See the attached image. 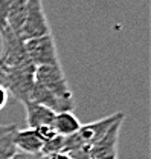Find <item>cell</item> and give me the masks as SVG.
<instances>
[{
  "label": "cell",
  "instance_id": "obj_4",
  "mask_svg": "<svg viewBox=\"0 0 151 159\" xmlns=\"http://www.w3.org/2000/svg\"><path fill=\"white\" fill-rule=\"evenodd\" d=\"M35 83L44 86L51 92H54L63 99L73 101V93L69 87L67 78L64 75V70L61 64L58 66H35Z\"/></svg>",
  "mask_w": 151,
  "mask_h": 159
},
{
  "label": "cell",
  "instance_id": "obj_14",
  "mask_svg": "<svg viewBox=\"0 0 151 159\" xmlns=\"http://www.w3.org/2000/svg\"><path fill=\"white\" fill-rule=\"evenodd\" d=\"M58 152H64V136H61V135H57L55 138L43 142L40 156L44 158V156L54 155V153H58Z\"/></svg>",
  "mask_w": 151,
  "mask_h": 159
},
{
  "label": "cell",
  "instance_id": "obj_1",
  "mask_svg": "<svg viewBox=\"0 0 151 159\" xmlns=\"http://www.w3.org/2000/svg\"><path fill=\"white\" fill-rule=\"evenodd\" d=\"M122 115H124V112H118V113L109 115L105 118L90 122V124H86V125L81 124V127L73 135L64 136V152H72V150L81 148V147H90L110 129V125L114 121Z\"/></svg>",
  "mask_w": 151,
  "mask_h": 159
},
{
  "label": "cell",
  "instance_id": "obj_18",
  "mask_svg": "<svg viewBox=\"0 0 151 159\" xmlns=\"http://www.w3.org/2000/svg\"><path fill=\"white\" fill-rule=\"evenodd\" d=\"M6 66L0 61V86H3L6 89Z\"/></svg>",
  "mask_w": 151,
  "mask_h": 159
},
{
  "label": "cell",
  "instance_id": "obj_7",
  "mask_svg": "<svg viewBox=\"0 0 151 159\" xmlns=\"http://www.w3.org/2000/svg\"><path fill=\"white\" fill-rule=\"evenodd\" d=\"M125 119V113L114 121L110 129L98 139L95 144L89 147L90 159H105V158H118V139L122 122Z\"/></svg>",
  "mask_w": 151,
  "mask_h": 159
},
{
  "label": "cell",
  "instance_id": "obj_17",
  "mask_svg": "<svg viewBox=\"0 0 151 159\" xmlns=\"http://www.w3.org/2000/svg\"><path fill=\"white\" fill-rule=\"evenodd\" d=\"M8 99H9V92H8L3 86H0V110H3V109L6 107Z\"/></svg>",
  "mask_w": 151,
  "mask_h": 159
},
{
  "label": "cell",
  "instance_id": "obj_9",
  "mask_svg": "<svg viewBox=\"0 0 151 159\" xmlns=\"http://www.w3.org/2000/svg\"><path fill=\"white\" fill-rule=\"evenodd\" d=\"M24 106V112H26V124L29 129H35L38 125H44V124H52L55 112L38 104L35 101H26L23 102Z\"/></svg>",
  "mask_w": 151,
  "mask_h": 159
},
{
  "label": "cell",
  "instance_id": "obj_8",
  "mask_svg": "<svg viewBox=\"0 0 151 159\" xmlns=\"http://www.w3.org/2000/svg\"><path fill=\"white\" fill-rule=\"evenodd\" d=\"M29 99L54 110L55 113H58V112H72L75 109V101L60 98L58 95H55L54 92H51L49 89H46L44 86H41L38 83H34Z\"/></svg>",
  "mask_w": 151,
  "mask_h": 159
},
{
  "label": "cell",
  "instance_id": "obj_3",
  "mask_svg": "<svg viewBox=\"0 0 151 159\" xmlns=\"http://www.w3.org/2000/svg\"><path fill=\"white\" fill-rule=\"evenodd\" d=\"M24 49H26L29 60L34 63V66H58V64H61L52 32L41 35V37L24 40Z\"/></svg>",
  "mask_w": 151,
  "mask_h": 159
},
{
  "label": "cell",
  "instance_id": "obj_16",
  "mask_svg": "<svg viewBox=\"0 0 151 159\" xmlns=\"http://www.w3.org/2000/svg\"><path fill=\"white\" fill-rule=\"evenodd\" d=\"M11 0H0V29L6 25V11Z\"/></svg>",
  "mask_w": 151,
  "mask_h": 159
},
{
  "label": "cell",
  "instance_id": "obj_12",
  "mask_svg": "<svg viewBox=\"0 0 151 159\" xmlns=\"http://www.w3.org/2000/svg\"><path fill=\"white\" fill-rule=\"evenodd\" d=\"M52 127L57 132V135L69 136V135H73L81 127V122L72 112H58L54 116Z\"/></svg>",
  "mask_w": 151,
  "mask_h": 159
},
{
  "label": "cell",
  "instance_id": "obj_10",
  "mask_svg": "<svg viewBox=\"0 0 151 159\" xmlns=\"http://www.w3.org/2000/svg\"><path fill=\"white\" fill-rule=\"evenodd\" d=\"M14 144L17 147V150H20L21 153L24 155H34L38 156L40 152H41V139L37 136L35 130L34 129H17L16 133H14Z\"/></svg>",
  "mask_w": 151,
  "mask_h": 159
},
{
  "label": "cell",
  "instance_id": "obj_5",
  "mask_svg": "<svg viewBox=\"0 0 151 159\" xmlns=\"http://www.w3.org/2000/svg\"><path fill=\"white\" fill-rule=\"evenodd\" d=\"M6 90L23 104L31 98L35 83V66L29 67H6Z\"/></svg>",
  "mask_w": 151,
  "mask_h": 159
},
{
  "label": "cell",
  "instance_id": "obj_15",
  "mask_svg": "<svg viewBox=\"0 0 151 159\" xmlns=\"http://www.w3.org/2000/svg\"><path fill=\"white\" fill-rule=\"evenodd\" d=\"M35 130V133H37V136L41 139V142H46V141H49V139L55 138L57 136V132L54 130V127H52V124H44V125H38L34 129Z\"/></svg>",
  "mask_w": 151,
  "mask_h": 159
},
{
  "label": "cell",
  "instance_id": "obj_19",
  "mask_svg": "<svg viewBox=\"0 0 151 159\" xmlns=\"http://www.w3.org/2000/svg\"><path fill=\"white\" fill-rule=\"evenodd\" d=\"M44 159H72L70 155L67 152H58L54 155H49V156H44Z\"/></svg>",
  "mask_w": 151,
  "mask_h": 159
},
{
  "label": "cell",
  "instance_id": "obj_11",
  "mask_svg": "<svg viewBox=\"0 0 151 159\" xmlns=\"http://www.w3.org/2000/svg\"><path fill=\"white\" fill-rule=\"evenodd\" d=\"M26 17V0H11L6 11V26L17 35L21 34V28Z\"/></svg>",
  "mask_w": 151,
  "mask_h": 159
},
{
  "label": "cell",
  "instance_id": "obj_20",
  "mask_svg": "<svg viewBox=\"0 0 151 159\" xmlns=\"http://www.w3.org/2000/svg\"><path fill=\"white\" fill-rule=\"evenodd\" d=\"M11 159H28V156H26L24 153H21V152H17Z\"/></svg>",
  "mask_w": 151,
  "mask_h": 159
},
{
  "label": "cell",
  "instance_id": "obj_2",
  "mask_svg": "<svg viewBox=\"0 0 151 159\" xmlns=\"http://www.w3.org/2000/svg\"><path fill=\"white\" fill-rule=\"evenodd\" d=\"M0 40H2V54L0 61L6 67H29L34 66V63L29 60L26 49H24V40L17 35L14 31H11L6 25L0 29Z\"/></svg>",
  "mask_w": 151,
  "mask_h": 159
},
{
  "label": "cell",
  "instance_id": "obj_21",
  "mask_svg": "<svg viewBox=\"0 0 151 159\" xmlns=\"http://www.w3.org/2000/svg\"><path fill=\"white\" fill-rule=\"evenodd\" d=\"M105 159H118V158H105Z\"/></svg>",
  "mask_w": 151,
  "mask_h": 159
},
{
  "label": "cell",
  "instance_id": "obj_6",
  "mask_svg": "<svg viewBox=\"0 0 151 159\" xmlns=\"http://www.w3.org/2000/svg\"><path fill=\"white\" fill-rule=\"evenodd\" d=\"M51 26L46 19L41 0H26V17L20 37L23 40L35 39L51 34Z\"/></svg>",
  "mask_w": 151,
  "mask_h": 159
},
{
  "label": "cell",
  "instance_id": "obj_13",
  "mask_svg": "<svg viewBox=\"0 0 151 159\" xmlns=\"http://www.w3.org/2000/svg\"><path fill=\"white\" fill-rule=\"evenodd\" d=\"M19 127L14 124L0 125V159H11L17 153L14 144V133Z\"/></svg>",
  "mask_w": 151,
  "mask_h": 159
}]
</instances>
